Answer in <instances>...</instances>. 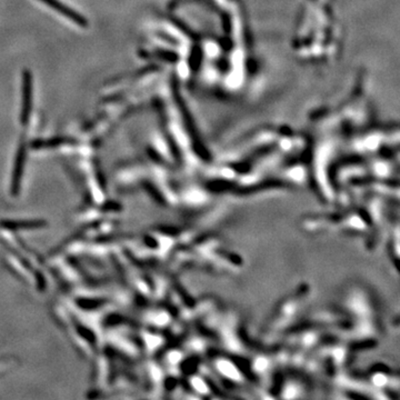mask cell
I'll return each instance as SVG.
<instances>
[{"instance_id": "1", "label": "cell", "mask_w": 400, "mask_h": 400, "mask_svg": "<svg viewBox=\"0 0 400 400\" xmlns=\"http://www.w3.org/2000/svg\"><path fill=\"white\" fill-rule=\"evenodd\" d=\"M33 77L29 70L23 71L22 76V109L21 122L26 125L29 120L31 113V101H33Z\"/></svg>"}, {"instance_id": "2", "label": "cell", "mask_w": 400, "mask_h": 400, "mask_svg": "<svg viewBox=\"0 0 400 400\" xmlns=\"http://www.w3.org/2000/svg\"><path fill=\"white\" fill-rule=\"evenodd\" d=\"M40 1L46 3V5L49 6L50 8H53V9L56 10L57 13L63 15L65 17L68 18L69 20H73L74 22H76L77 25H80V26L86 25V20L81 17L80 15H78L76 11H74L68 6L63 5V3L59 1V0H40Z\"/></svg>"}]
</instances>
